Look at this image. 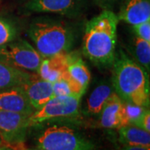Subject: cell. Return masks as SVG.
<instances>
[{
  "mask_svg": "<svg viewBox=\"0 0 150 150\" xmlns=\"http://www.w3.org/2000/svg\"><path fill=\"white\" fill-rule=\"evenodd\" d=\"M118 15L105 9L87 23L83 38V53L98 67H108L115 59Z\"/></svg>",
  "mask_w": 150,
  "mask_h": 150,
  "instance_id": "cell-1",
  "label": "cell"
},
{
  "mask_svg": "<svg viewBox=\"0 0 150 150\" xmlns=\"http://www.w3.org/2000/svg\"><path fill=\"white\" fill-rule=\"evenodd\" d=\"M115 93L124 102L142 108H149V80L145 69L138 63L119 51L112 63Z\"/></svg>",
  "mask_w": 150,
  "mask_h": 150,
  "instance_id": "cell-2",
  "label": "cell"
},
{
  "mask_svg": "<svg viewBox=\"0 0 150 150\" xmlns=\"http://www.w3.org/2000/svg\"><path fill=\"white\" fill-rule=\"evenodd\" d=\"M28 35L43 58L68 53L74 40L72 28L64 22L49 18L33 21Z\"/></svg>",
  "mask_w": 150,
  "mask_h": 150,
  "instance_id": "cell-3",
  "label": "cell"
},
{
  "mask_svg": "<svg viewBox=\"0 0 150 150\" xmlns=\"http://www.w3.org/2000/svg\"><path fill=\"white\" fill-rule=\"evenodd\" d=\"M42 150H94V145L67 126L54 125L43 130L37 139Z\"/></svg>",
  "mask_w": 150,
  "mask_h": 150,
  "instance_id": "cell-4",
  "label": "cell"
},
{
  "mask_svg": "<svg viewBox=\"0 0 150 150\" xmlns=\"http://www.w3.org/2000/svg\"><path fill=\"white\" fill-rule=\"evenodd\" d=\"M43 59L37 49L23 39L0 46V62L16 69L37 73Z\"/></svg>",
  "mask_w": 150,
  "mask_h": 150,
  "instance_id": "cell-5",
  "label": "cell"
},
{
  "mask_svg": "<svg viewBox=\"0 0 150 150\" xmlns=\"http://www.w3.org/2000/svg\"><path fill=\"white\" fill-rule=\"evenodd\" d=\"M81 98L74 95L54 96L28 118L29 127L50 119L74 118L79 112Z\"/></svg>",
  "mask_w": 150,
  "mask_h": 150,
  "instance_id": "cell-6",
  "label": "cell"
},
{
  "mask_svg": "<svg viewBox=\"0 0 150 150\" xmlns=\"http://www.w3.org/2000/svg\"><path fill=\"white\" fill-rule=\"evenodd\" d=\"M62 79L67 81L72 95L82 98L89 84L91 74L79 54L67 53V70Z\"/></svg>",
  "mask_w": 150,
  "mask_h": 150,
  "instance_id": "cell-7",
  "label": "cell"
},
{
  "mask_svg": "<svg viewBox=\"0 0 150 150\" xmlns=\"http://www.w3.org/2000/svg\"><path fill=\"white\" fill-rule=\"evenodd\" d=\"M0 110L21 113L29 117L35 112L21 85L0 90Z\"/></svg>",
  "mask_w": 150,
  "mask_h": 150,
  "instance_id": "cell-8",
  "label": "cell"
},
{
  "mask_svg": "<svg viewBox=\"0 0 150 150\" xmlns=\"http://www.w3.org/2000/svg\"><path fill=\"white\" fill-rule=\"evenodd\" d=\"M100 126L104 129H119L128 125L125 102L113 92L100 112Z\"/></svg>",
  "mask_w": 150,
  "mask_h": 150,
  "instance_id": "cell-9",
  "label": "cell"
},
{
  "mask_svg": "<svg viewBox=\"0 0 150 150\" xmlns=\"http://www.w3.org/2000/svg\"><path fill=\"white\" fill-rule=\"evenodd\" d=\"M21 86L35 111L54 96L52 83L43 79L38 74H31L29 79Z\"/></svg>",
  "mask_w": 150,
  "mask_h": 150,
  "instance_id": "cell-10",
  "label": "cell"
},
{
  "mask_svg": "<svg viewBox=\"0 0 150 150\" xmlns=\"http://www.w3.org/2000/svg\"><path fill=\"white\" fill-rule=\"evenodd\" d=\"M29 116L0 110V137L12 142L20 138L29 127Z\"/></svg>",
  "mask_w": 150,
  "mask_h": 150,
  "instance_id": "cell-11",
  "label": "cell"
},
{
  "mask_svg": "<svg viewBox=\"0 0 150 150\" xmlns=\"http://www.w3.org/2000/svg\"><path fill=\"white\" fill-rule=\"evenodd\" d=\"M118 19L134 26L150 20L149 0H124Z\"/></svg>",
  "mask_w": 150,
  "mask_h": 150,
  "instance_id": "cell-12",
  "label": "cell"
},
{
  "mask_svg": "<svg viewBox=\"0 0 150 150\" xmlns=\"http://www.w3.org/2000/svg\"><path fill=\"white\" fill-rule=\"evenodd\" d=\"M81 0H29L25 8L35 13H74L80 6Z\"/></svg>",
  "mask_w": 150,
  "mask_h": 150,
  "instance_id": "cell-13",
  "label": "cell"
},
{
  "mask_svg": "<svg viewBox=\"0 0 150 150\" xmlns=\"http://www.w3.org/2000/svg\"><path fill=\"white\" fill-rule=\"evenodd\" d=\"M67 70V53L43 58L37 74L43 79L54 83L63 78Z\"/></svg>",
  "mask_w": 150,
  "mask_h": 150,
  "instance_id": "cell-14",
  "label": "cell"
},
{
  "mask_svg": "<svg viewBox=\"0 0 150 150\" xmlns=\"http://www.w3.org/2000/svg\"><path fill=\"white\" fill-rule=\"evenodd\" d=\"M119 141L124 146L150 147V132L139 127L128 124L118 129Z\"/></svg>",
  "mask_w": 150,
  "mask_h": 150,
  "instance_id": "cell-15",
  "label": "cell"
},
{
  "mask_svg": "<svg viewBox=\"0 0 150 150\" xmlns=\"http://www.w3.org/2000/svg\"><path fill=\"white\" fill-rule=\"evenodd\" d=\"M31 74L11 68L0 62V90L13 86L23 85L29 79Z\"/></svg>",
  "mask_w": 150,
  "mask_h": 150,
  "instance_id": "cell-16",
  "label": "cell"
},
{
  "mask_svg": "<svg viewBox=\"0 0 150 150\" xmlns=\"http://www.w3.org/2000/svg\"><path fill=\"white\" fill-rule=\"evenodd\" d=\"M112 93V88L106 83H103L96 87L87 101L88 112L91 115L100 114L104 104Z\"/></svg>",
  "mask_w": 150,
  "mask_h": 150,
  "instance_id": "cell-17",
  "label": "cell"
},
{
  "mask_svg": "<svg viewBox=\"0 0 150 150\" xmlns=\"http://www.w3.org/2000/svg\"><path fill=\"white\" fill-rule=\"evenodd\" d=\"M134 47V56L137 61L149 73L150 69V42L136 37Z\"/></svg>",
  "mask_w": 150,
  "mask_h": 150,
  "instance_id": "cell-18",
  "label": "cell"
},
{
  "mask_svg": "<svg viewBox=\"0 0 150 150\" xmlns=\"http://www.w3.org/2000/svg\"><path fill=\"white\" fill-rule=\"evenodd\" d=\"M18 35V29L14 23L10 20L0 18V46L15 40Z\"/></svg>",
  "mask_w": 150,
  "mask_h": 150,
  "instance_id": "cell-19",
  "label": "cell"
},
{
  "mask_svg": "<svg viewBox=\"0 0 150 150\" xmlns=\"http://www.w3.org/2000/svg\"><path fill=\"white\" fill-rule=\"evenodd\" d=\"M133 125L140 129H143L147 132H150V111L149 108H144L138 118L134 120Z\"/></svg>",
  "mask_w": 150,
  "mask_h": 150,
  "instance_id": "cell-20",
  "label": "cell"
},
{
  "mask_svg": "<svg viewBox=\"0 0 150 150\" xmlns=\"http://www.w3.org/2000/svg\"><path fill=\"white\" fill-rule=\"evenodd\" d=\"M136 37L150 42V20L133 26Z\"/></svg>",
  "mask_w": 150,
  "mask_h": 150,
  "instance_id": "cell-21",
  "label": "cell"
},
{
  "mask_svg": "<svg viewBox=\"0 0 150 150\" xmlns=\"http://www.w3.org/2000/svg\"><path fill=\"white\" fill-rule=\"evenodd\" d=\"M52 84H53V91H54V96L72 95L69 84L64 79H60L59 80L52 83Z\"/></svg>",
  "mask_w": 150,
  "mask_h": 150,
  "instance_id": "cell-22",
  "label": "cell"
},
{
  "mask_svg": "<svg viewBox=\"0 0 150 150\" xmlns=\"http://www.w3.org/2000/svg\"><path fill=\"white\" fill-rule=\"evenodd\" d=\"M121 150H150V147H144V146H124Z\"/></svg>",
  "mask_w": 150,
  "mask_h": 150,
  "instance_id": "cell-23",
  "label": "cell"
},
{
  "mask_svg": "<svg viewBox=\"0 0 150 150\" xmlns=\"http://www.w3.org/2000/svg\"><path fill=\"white\" fill-rule=\"evenodd\" d=\"M98 3L103 7H109L116 1V0H97Z\"/></svg>",
  "mask_w": 150,
  "mask_h": 150,
  "instance_id": "cell-24",
  "label": "cell"
},
{
  "mask_svg": "<svg viewBox=\"0 0 150 150\" xmlns=\"http://www.w3.org/2000/svg\"><path fill=\"white\" fill-rule=\"evenodd\" d=\"M0 150H13L10 148H8V147H6V146H1L0 145Z\"/></svg>",
  "mask_w": 150,
  "mask_h": 150,
  "instance_id": "cell-25",
  "label": "cell"
},
{
  "mask_svg": "<svg viewBox=\"0 0 150 150\" xmlns=\"http://www.w3.org/2000/svg\"><path fill=\"white\" fill-rule=\"evenodd\" d=\"M28 150H42V149H28Z\"/></svg>",
  "mask_w": 150,
  "mask_h": 150,
  "instance_id": "cell-26",
  "label": "cell"
},
{
  "mask_svg": "<svg viewBox=\"0 0 150 150\" xmlns=\"http://www.w3.org/2000/svg\"><path fill=\"white\" fill-rule=\"evenodd\" d=\"M0 145H1V139H0Z\"/></svg>",
  "mask_w": 150,
  "mask_h": 150,
  "instance_id": "cell-27",
  "label": "cell"
}]
</instances>
